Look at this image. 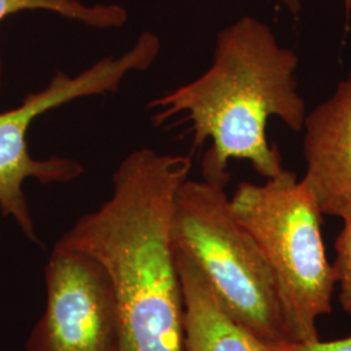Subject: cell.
I'll return each instance as SVG.
<instances>
[{
    "label": "cell",
    "mask_w": 351,
    "mask_h": 351,
    "mask_svg": "<svg viewBox=\"0 0 351 351\" xmlns=\"http://www.w3.org/2000/svg\"><path fill=\"white\" fill-rule=\"evenodd\" d=\"M301 181L323 215L351 216V71L303 124Z\"/></svg>",
    "instance_id": "cell-7"
},
{
    "label": "cell",
    "mask_w": 351,
    "mask_h": 351,
    "mask_svg": "<svg viewBox=\"0 0 351 351\" xmlns=\"http://www.w3.org/2000/svg\"><path fill=\"white\" fill-rule=\"evenodd\" d=\"M289 12L294 16H297L298 13L301 12L302 1L301 0H278Z\"/></svg>",
    "instance_id": "cell-12"
},
{
    "label": "cell",
    "mask_w": 351,
    "mask_h": 351,
    "mask_svg": "<svg viewBox=\"0 0 351 351\" xmlns=\"http://www.w3.org/2000/svg\"><path fill=\"white\" fill-rule=\"evenodd\" d=\"M191 159L139 149L112 176L113 193L81 216L55 247L104 268L123 323V351H184V295L176 265V193Z\"/></svg>",
    "instance_id": "cell-1"
},
{
    "label": "cell",
    "mask_w": 351,
    "mask_h": 351,
    "mask_svg": "<svg viewBox=\"0 0 351 351\" xmlns=\"http://www.w3.org/2000/svg\"><path fill=\"white\" fill-rule=\"evenodd\" d=\"M160 49L156 34L142 33L133 47L123 55L103 58L77 75L56 71L46 88L27 94L19 107L0 113V211L4 216H11L27 239L39 243L23 190L25 180L66 184L84 173V167L73 159L32 158L27 147L32 123L40 114L66 103L119 90L129 73L149 69L158 59Z\"/></svg>",
    "instance_id": "cell-5"
},
{
    "label": "cell",
    "mask_w": 351,
    "mask_h": 351,
    "mask_svg": "<svg viewBox=\"0 0 351 351\" xmlns=\"http://www.w3.org/2000/svg\"><path fill=\"white\" fill-rule=\"evenodd\" d=\"M271 351H351V337L333 341H280L269 343Z\"/></svg>",
    "instance_id": "cell-11"
},
{
    "label": "cell",
    "mask_w": 351,
    "mask_h": 351,
    "mask_svg": "<svg viewBox=\"0 0 351 351\" xmlns=\"http://www.w3.org/2000/svg\"><path fill=\"white\" fill-rule=\"evenodd\" d=\"M230 203L271 267L289 341L319 339L316 322L332 313L337 284L313 195L294 172L282 169L263 185L239 184Z\"/></svg>",
    "instance_id": "cell-4"
},
{
    "label": "cell",
    "mask_w": 351,
    "mask_h": 351,
    "mask_svg": "<svg viewBox=\"0 0 351 351\" xmlns=\"http://www.w3.org/2000/svg\"><path fill=\"white\" fill-rule=\"evenodd\" d=\"M46 306L26 351H123L112 284L97 261L53 247L45 268Z\"/></svg>",
    "instance_id": "cell-6"
},
{
    "label": "cell",
    "mask_w": 351,
    "mask_h": 351,
    "mask_svg": "<svg viewBox=\"0 0 351 351\" xmlns=\"http://www.w3.org/2000/svg\"><path fill=\"white\" fill-rule=\"evenodd\" d=\"M298 55L278 43L263 21L243 16L216 38L211 66L197 80L152 99V120L160 125L186 113L194 145L211 139L202 163L207 182L226 186L230 159L250 162L265 178L284 167L276 146L267 138L269 117L293 132L303 130L306 103L298 93Z\"/></svg>",
    "instance_id": "cell-2"
},
{
    "label": "cell",
    "mask_w": 351,
    "mask_h": 351,
    "mask_svg": "<svg viewBox=\"0 0 351 351\" xmlns=\"http://www.w3.org/2000/svg\"><path fill=\"white\" fill-rule=\"evenodd\" d=\"M184 295V351H271L223 310L198 268L175 251Z\"/></svg>",
    "instance_id": "cell-8"
},
{
    "label": "cell",
    "mask_w": 351,
    "mask_h": 351,
    "mask_svg": "<svg viewBox=\"0 0 351 351\" xmlns=\"http://www.w3.org/2000/svg\"><path fill=\"white\" fill-rule=\"evenodd\" d=\"M336 261L333 265L339 301L342 310L351 315V216L343 219V228L336 239Z\"/></svg>",
    "instance_id": "cell-10"
},
{
    "label": "cell",
    "mask_w": 351,
    "mask_h": 351,
    "mask_svg": "<svg viewBox=\"0 0 351 351\" xmlns=\"http://www.w3.org/2000/svg\"><path fill=\"white\" fill-rule=\"evenodd\" d=\"M343 7H345V11H346V16L350 17L351 0H343Z\"/></svg>",
    "instance_id": "cell-13"
},
{
    "label": "cell",
    "mask_w": 351,
    "mask_h": 351,
    "mask_svg": "<svg viewBox=\"0 0 351 351\" xmlns=\"http://www.w3.org/2000/svg\"><path fill=\"white\" fill-rule=\"evenodd\" d=\"M172 241L236 323L265 343L289 339L271 267L233 211L226 186L189 178L181 184Z\"/></svg>",
    "instance_id": "cell-3"
},
{
    "label": "cell",
    "mask_w": 351,
    "mask_h": 351,
    "mask_svg": "<svg viewBox=\"0 0 351 351\" xmlns=\"http://www.w3.org/2000/svg\"><path fill=\"white\" fill-rule=\"evenodd\" d=\"M49 11L94 29L121 27L128 21V11L117 4L86 5L80 0H0V24L16 13ZM1 86V63H0Z\"/></svg>",
    "instance_id": "cell-9"
}]
</instances>
